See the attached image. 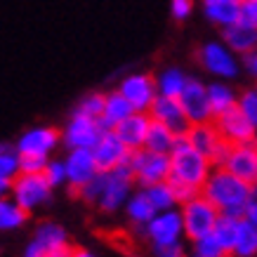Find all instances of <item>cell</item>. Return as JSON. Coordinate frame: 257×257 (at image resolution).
<instances>
[{
	"mask_svg": "<svg viewBox=\"0 0 257 257\" xmlns=\"http://www.w3.org/2000/svg\"><path fill=\"white\" fill-rule=\"evenodd\" d=\"M252 189L255 187L236 179L224 168H212L210 177L203 182L201 196L210 203L219 215L231 219H241L243 205L252 198Z\"/></svg>",
	"mask_w": 257,
	"mask_h": 257,
	"instance_id": "obj_1",
	"label": "cell"
},
{
	"mask_svg": "<svg viewBox=\"0 0 257 257\" xmlns=\"http://www.w3.org/2000/svg\"><path fill=\"white\" fill-rule=\"evenodd\" d=\"M170 179L168 182H177V184H187L201 191L203 182L210 177L212 165L210 161L198 154L194 147H189L184 137H179L175 149L170 151Z\"/></svg>",
	"mask_w": 257,
	"mask_h": 257,
	"instance_id": "obj_2",
	"label": "cell"
},
{
	"mask_svg": "<svg viewBox=\"0 0 257 257\" xmlns=\"http://www.w3.org/2000/svg\"><path fill=\"white\" fill-rule=\"evenodd\" d=\"M177 210H179V217H182L184 238H189L191 243L210 236L219 219V212L201 194L196 196V198H191L189 203H184V205H179Z\"/></svg>",
	"mask_w": 257,
	"mask_h": 257,
	"instance_id": "obj_3",
	"label": "cell"
},
{
	"mask_svg": "<svg viewBox=\"0 0 257 257\" xmlns=\"http://www.w3.org/2000/svg\"><path fill=\"white\" fill-rule=\"evenodd\" d=\"M135 179V187L149 189L154 184H163L170 179V158L158 156V154H149L144 149L133 151L125 165Z\"/></svg>",
	"mask_w": 257,
	"mask_h": 257,
	"instance_id": "obj_4",
	"label": "cell"
},
{
	"mask_svg": "<svg viewBox=\"0 0 257 257\" xmlns=\"http://www.w3.org/2000/svg\"><path fill=\"white\" fill-rule=\"evenodd\" d=\"M135 191V179L127 168H118L113 172L101 175V194L97 198V210L104 215H113V212L123 210L125 201L133 196Z\"/></svg>",
	"mask_w": 257,
	"mask_h": 257,
	"instance_id": "obj_5",
	"label": "cell"
},
{
	"mask_svg": "<svg viewBox=\"0 0 257 257\" xmlns=\"http://www.w3.org/2000/svg\"><path fill=\"white\" fill-rule=\"evenodd\" d=\"M196 59L201 64L203 71H208L210 76H215L217 80L226 83V80H234L238 73H241V59L229 52L219 40H208L198 47L196 52Z\"/></svg>",
	"mask_w": 257,
	"mask_h": 257,
	"instance_id": "obj_6",
	"label": "cell"
},
{
	"mask_svg": "<svg viewBox=\"0 0 257 257\" xmlns=\"http://www.w3.org/2000/svg\"><path fill=\"white\" fill-rule=\"evenodd\" d=\"M10 198L31 215L52 201V189L43 175H17L10 184Z\"/></svg>",
	"mask_w": 257,
	"mask_h": 257,
	"instance_id": "obj_7",
	"label": "cell"
},
{
	"mask_svg": "<svg viewBox=\"0 0 257 257\" xmlns=\"http://www.w3.org/2000/svg\"><path fill=\"white\" fill-rule=\"evenodd\" d=\"M116 90L120 92V97L133 106L135 113H149L151 104H154L158 97L156 80H154V76L147 73V71H133V73L123 76Z\"/></svg>",
	"mask_w": 257,
	"mask_h": 257,
	"instance_id": "obj_8",
	"label": "cell"
},
{
	"mask_svg": "<svg viewBox=\"0 0 257 257\" xmlns=\"http://www.w3.org/2000/svg\"><path fill=\"white\" fill-rule=\"evenodd\" d=\"M104 127L99 125L97 118H87L80 113H71V118L66 120L64 130H59L62 144L69 151H92L94 144L101 140Z\"/></svg>",
	"mask_w": 257,
	"mask_h": 257,
	"instance_id": "obj_9",
	"label": "cell"
},
{
	"mask_svg": "<svg viewBox=\"0 0 257 257\" xmlns=\"http://www.w3.org/2000/svg\"><path fill=\"white\" fill-rule=\"evenodd\" d=\"M62 144L59 130L52 125H36L29 127L22 137L17 140V156H36V158H50V154Z\"/></svg>",
	"mask_w": 257,
	"mask_h": 257,
	"instance_id": "obj_10",
	"label": "cell"
},
{
	"mask_svg": "<svg viewBox=\"0 0 257 257\" xmlns=\"http://www.w3.org/2000/svg\"><path fill=\"white\" fill-rule=\"evenodd\" d=\"M177 104L189 125H203L212 123V111L208 104V92H205V83L198 78H189L182 94L177 97Z\"/></svg>",
	"mask_w": 257,
	"mask_h": 257,
	"instance_id": "obj_11",
	"label": "cell"
},
{
	"mask_svg": "<svg viewBox=\"0 0 257 257\" xmlns=\"http://www.w3.org/2000/svg\"><path fill=\"white\" fill-rule=\"evenodd\" d=\"M212 125L217 130L219 140L226 142L229 147H245V144H252L255 140V127L245 120V118L238 113V109H229L222 116L212 118Z\"/></svg>",
	"mask_w": 257,
	"mask_h": 257,
	"instance_id": "obj_12",
	"label": "cell"
},
{
	"mask_svg": "<svg viewBox=\"0 0 257 257\" xmlns=\"http://www.w3.org/2000/svg\"><path fill=\"white\" fill-rule=\"evenodd\" d=\"M142 231L151 245H168V243L184 241V229H182V217H179L177 208L168 212H156L154 219Z\"/></svg>",
	"mask_w": 257,
	"mask_h": 257,
	"instance_id": "obj_13",
	"label": "cell"
},
{
	"mask_svg": "<svg viewBox=\"0 0 257 257\" xmlns=\"http://www.w3.org/2000/svg\"><path fill=\"white\" fill-rule=\"evenodd\" d=\"M92 158H94V165H97V170L101 175H106V172H113L118 168H125L127 165V158H130V151L120 144L113 130L111 133H104L101 135V140L94 144L92 149Z\"/></svg>",
	"mask_w": 257,
	"mask_h": 257,
	"instance_id": "obj_14",
	"label": "cell"
},
{
	"mask_svg": "<svg viewBox=\"0 0 257 257\" xmlns=\"http://www.w3.org/2000/svg\"><path fill=\"white\" fill-rule=\"evenodd\" d=\"M149 118L154 120V123L163 125L168 127L175 137H184L189 133V120L184 118L182 109H179L177 99H168V97H156V101L151 104V109H149Z\"/></svg>",
	"mask_w": 257,
	"mask_h": 257,
	"instance_id": "obj_15",
	"label": "cell"
},
{
	"mask_svg": "<svg viewBox=\"0 0 257 257\" xmlns=\"http://www.w3.org/2000/svg\"><path fill=\"white\" fill-rule=\"evenodd\" d=\"M62 163H64V170H66V184L71 187L73 194L80 187H85L90 179H94L99 175L97 165H94L92 151H69Z\"/></svg>",
	"mask_w": 257,
	"mask_h": 257,
	"instance_id": "obj_16",
	"label": "cell"
},
{
	"mask_svg": "<svg viewBox=\"0 0 257 257\" xmlns=\"http://www.w3.org/2000/svg\"><path fill=\"white\" fill-rule=\"evenodd\" d=\"M224 170L229 175H234L236 179H241L250 187L257 184V151L252 149V144L245 147H231L229 158L224 163Z\"/></svg>",
	"mask_w": 257,
	"mask_h": 257,
	"instance_id": "obj_17",
	"label": "cell"
},
{
	"mask_svg": "<svg viewBox=\"0 0 257 257\" xmlns=\"http://www.w3.org/2000/svg\"><path fill=\"white\" fill-rule=\"evenodd\" d=\"M149 125H151L149 113H133V116H127L123 123H118L116 127H113V135H116L118 140H120V144L133 154V151L144 149Z\"/></svg>",
	"mask_w": 257,
	"mask_h": 257,
	"instance_id": "obj_18",
	"label": "cell"
},
{
	"mask_svg": "<svg viewBox=\"0 0 257 257\" xmlns=\"http://www.w3.org/2000/svg\"><path fill=\"white\" fill-rule=\"evenodd\" d=\"M219 43L229 52H234L238 59H243L257 50V31L250 26H243V24H234V26L219 31Z\"/></svg>",
	"mask_w": 257,
	"mask_h": 257,
	"instance_id": "obj_19",
	"label": "cell"
},
{
	"mask_svg": "<svg viewBox=\"0 0 257 257\" xmlns=\"http://www.w3.org/2000/svg\"><path fill=\"white\" fill-rule=\"evenodd\" d=\"M238 8L241 0H203V15L219 31L238 24Z\"/></svg>",
	"mask_w": 257,
	"mask_h": 257,
	"instance_id": "obj_20",
	"label": "cell"
},
{
	"mask_svg": "<svg viewBox=\"0 0 257 257\" xmlns=\"http://www.w3.org/2000/svg\"><path fill=\"white\" fill-rule=\"evenodd\" d=\"M135 111L127 101L120 97L118 90H111V92L104 94V109H101L99 116V125L104 127V133H111L118 123H123L127 116H133Z\"/></svg>",
	"mask_w": 257,
	"mask_h": 257,
	"instance_id": "obj_21",
	"label": "cell"
},
{
	"mask_svg": "<svg viewBox=\"0 0 257 257\" xmlns=\"http://www.w3.org/2000/svg\"><path fill=\"white\" fill-rule=\"evenodd\" d=\"M205 92H208V104H210L212 118L222 116L229 109L236 106V99H238V92L234 90L231 83H222V80H215V83H205Z\"/></svg>",
	"mask_w": 257,
	"mask_h": 257,
	"instance_id": "obj_22",
	"label": "cell"
},
{
	"mask_svg": "<svg viewBox=\"0 0 257 257\" xmlns=\"http://www.w3.org/2000/svg\"><path fill=\"white\" fill-rule=\"evenodd\" d=\"M31 241L38 243V248L43 250V257H45V252H50V250H55V248H59V245L71 243L66 229H64L62 224L52 222V219H45V222H40V224L36 226Z\"/></svg>",
	"mask_w": 257,
	"mask_h": 257,
	"instance_id": "obj_23",
	"label": "cell"
},
{
	"mask_svg": "<svg viewBox=\"0 0 257 257\" xmlns=\"http://www.w3.org/2000/svg\"><path fill=\"white\" fill-rule=\"evenodd\" d=\"M156 80V92L158 97H168V99H177L184 85H187V71L179 69V66H165L158 76H154Z\"/></svg>",
	"mask_w": 257,
	"mask_h": 257,
	"instance_id": "obj_24",
	"label": "cell"
},
{
	"mask_svg": "<svg viewBox=\"0 0 257 257\" xmlns=\"http://www.w3.org/2000/svg\"><path fill=\"white\" fill-rule=\"evenodd\" d=\"M184 140L189 142V147H194L196 151H198V154H203L205 158H210V154L215 151V147L222 142L212 123L191 125V127H189V133L184 135Z\"/></svg>",
	"mask_w": 257,
	"mask_h": 257,
	"instance_id": "obj_25",
	"label": "cell"
},
{
	"mask_svg": "<svg viewBox=\"0 0 257 257\" xmlns=\"http://www.w3.org/2000/svg\"><path fill=\"white\" fill-rule=\"evenodd\" d=\"M123 212H125V217H127V222H133V224L142 226V229H144V226L154 219V215H156V210L151 208V203H149V198L144 196L142 189H135L133 196L125 201Z\"/></svg>",
	"mask_w": 257,
	"mask_h": 257,
	"instance_id": "obj_26",
	"label": "cell"
},
{
	"mask_svg": "<svg viewBox=\"0 0 257 257\" xmlns=\"http://www.w3.org/2000/svg\"><path fill=\"white\" fill-rule=\"evenodd\" d=\"M175 144H177V137L168 127L151 120V125H149V130H147V140H144V151L158 154V156H170Z\"/></svg>",
	"mask_w": 257,
	"mask_h": 257,
	"instance_id": "obj_27",
	"label": "cell"
},
{
	"mask_svg": "<svg viewBox=\"0 0 257 257\" xmlns=\"http://www.w3.org/2000/svg\"><path fill=\"white\" fill-rule=\"evenodd\" d=\"M229 257H257V229H252L245 222H238V231H236V241Z\"/></svg>",
	"mask_w": 257,
	"mask_h": 257,
	"instance_id": "obj_28",
	"label": "cell"
},
{
	"mask_svg": "<svg viewBox=\"0 0 257 257\" xmlns=\"http://www.w3.org/2000/svg\"><path fill=\"white\" fill-rule=\"evenodd\" d=\"M26 219L29 212H24L10 196L0 201V231H17L26 224Z\"/></svg>",
	"mask_w": 257,
	"mask_h": 257,
	"instance_id": "obj_29",
	"label": "cell"
},
{
	"mask_svg": "<svg viewBox=\"0 0 257 257\" xmlns=\"http://www.w3.org/2000/svg\"><path fill=\"white\" fill-rule=\"evenodd\" d=\"M142 191H144V196L149 198L151 208H154L156 212H168V210H175V208H177L175 194H172V189H170L168 182H163V184H154V187L142 189Z\"/></svg>",
	"mask_w": 257,
	"mask_h": 257,
	"instance_id": "obj_30",
	"label": "cell"
},
{
	"mask_svg": "<svg viewBox=\"0 0 257 257\" xmlns=\"http://www.w3.org/2000/svg\"><path fill=\"white\" fill-rule=\"evenodd\" d=\"M238 222H241V219H231V217L219 215L217 224L212 229V238L219 243V248L224 250L226 255H231V248H234V241H236V231H238Z\"/></svg>",
	"mask_w": 257,
	"mask_h": 257,
	"instance_id": "obj_31",
	"label": "cell"
},
{
	"mask_svg": "<svg viewBox=\"0 0 257 257\" xmlns=\"http://www.w3.org/2000/svg\"><path fill=\"white\" fill-rule=\"evenodd\" d=\"M236 109H238V113H241V116L257 130V90L255 87H248V90L238 92Z\"/></svg>",
	"mask_w": 257,
	"mask_h": 257,
	"instance_id": "obj_32",
	"label": "cell"
},
{
	"mask_svg": "<svg viewBox=\"0 0 257 257\" xmlns=\"http://www.w3.org/2000/svg\"><path fill=\"white\" fill-rule=\"evenodd\" d=\"M101 109H104V92H87L80 97V101L76 104V113L80 116H87V118H97L99 120L101 116Z\"/></svg>",
	"mask_w": 257,
	"mask_h": 257,
	"instance_id": "obj_33",
	"label": "cell"
},
{
	"mask_svg": "<svg viewBox=\"0 0 257 257\" xmlns=\"http://www.w3.org/2000/svg\"><path fill=\"white\" fill-rule=\"evenodd\" d=\"M19 175V156L12 147L0 151V182H12Z\"/></svg>",
	"mask_w": 257,
	"mask_h": 257,
	"instance_id": "obj_34",
	"label": "cell"
},
{
	"mask_svg": "<svg viewBox=\"0 0 257 257\" xmlns=\"http://www.w3.org/2000/svg\"><path fill=\"white\" fill-rule=\"evenodd\" d=\"M43 177L45 182L50 184V189L55 191L57 187H64L66 184V170H64V163L59 158H50L45 165V170H43Z\"/></svg>",
	"mask_w": 257,
	"mask_h": 257,
	"instance_id": "obj_35",
	"label": "cell"
},
{
	"mask_svg": "<svg viewBox=\"0 0 257 257\" xmlns=\"http://www.w3.org/2000/svg\"><path fill=\"white\" fill-rule=\"evenodd\" d=\"M194 257H229V255L219 248V243L210 234V236H205V238L194 241Z\"/></svg>",
	"mask_w": 257,
	"mask_h": 257,
	"instance_id": "obj_36",
	"label": "cell"
},
{
	"mask_svg": "<svg viewBox=\"0 0 257 257\" xmlns=\"http://www.w3.org/2000/svg\"><path fill=\"white\" fill-rule=\"evenodd\" d=\"M238 24L250 26L257 31V0H241L238 8Z\"/></svg>",
	"mask_w": 257,
	"mask_h": 257,
	"instance_id": "obj_37",
	"label": "cell"
},
{
	"mask_svg": "<svg viewBox=\"0 0 257 257\" xmlns=\"http://www.w3.org/2000/svg\"><path fill=\"white\" fill-rule=\"evenodd\" d=\"M50 158H36V156H19V175H43Z\"/></svg>",
	"mask_w": 257,
	"mask_h": 257,
	"instance_id": "obj_38",
	"label": "cell"
},
{
	"mask_svg": "<svg viewBox=\"0 0 257 257\" xmlns=\"http://www.w3.org/2000/svg\"><path fill=\"white\" fill-rule=\"evenodd\" d=\"M154 257H187V245L184 241L168 243V245H151Z\"/></svg>",
	"mask_w": 257,
	"mask_h": 257,
	"instance_id": "obj_39",
	"label": "cell"
},
{
	"mask_svg": "<svg viewBox=\"0 0 257 257\" xmlns=\"http://www.w3.org/2000/svg\"><path fill=\"white\" fill-rule=\"evenodd\" d=\"M194 15V3L191 0H172L170 3V17L175 22H187Z\"/></svg>",
	"mask_w": 257,
	"mask_h": 257,
	"instance_id": "obj_40",
	"label": "cell"
},
{
	"mask_svg": "<svg viewBox=\"0 0 257 257\" xmlns=\"http://www.w3.org/2000/svg\"><path fill=\"white\" fill-rule=\"evenodd\" d=\"M172 189V194H175V201H177V208L179 205H184V203H189L191 198H196V196L201 194L198 189L194 187H187V184H177V182H168Z\"/></svg>",
	"mask_w": 257,
	"mask_h": 257,
	"instance_id": "obj_41",
	"label": "cell"
},
{
	"mask_svg": "<svg viewBox=\"0 0 257 257\" xmlns=\"http://www.w3.org/2000/svg\"><path fill=\"white\" fill-rule=\"evenodd\" d=\"M241 219L245 222V224L252 226V229H257V201H255V198H250V201L243 205Z\"/></svg>",
	"mask_w": 257,
	"mask_h": 257,
	"instance_id": "obj_42",
	"label": "cell"
},
{
	"mask_svg": "<svg viewBox=\"0 0 257 257\" xmlns=\"http://www.w3.org/2000/svg\"><path fill=\"white\" fill-rule=\"evenodd\" d=\"M241 69H245V73H248L250 78L257 83V50H255V52H250L248 57H243V59H241Z\"/></svg>",
	"mask_w": 257,
	"mask_h": 257,
	"instance_id": "obj_43",
	"label": "cell"
},
{
	"mask_svg": "<svg viewBox=\"0 0 257 257\" xmlns=\"http://www.w3.org/2000/svg\"><path fill=\"white\" fill-rule=\"evenodd\" d=\"M71 257H99V255H97L94 250H90V248H73Z\"/></svg>",
	"mask_w": 257,
	"mask_h": 257,
	"instance_id": "obj_44",
	"label": "cell"
},
{
	"mask_svg": "<svg viewBox=\"0 0 257 257\" xmlns=\"http://www.w3.org/2000/svg\"><path fill=\"white\" fill-rule=\"evenodd\" d=\"M10 184H12V182H0V201L10 196Z\"/></svg>",
	"mask_w": 257,
	"mask_h": 257,
	"instance_id": "obj_45",
	"label": "cell"
},
{
	"mask_svg": "<svg viewBox=\"0 0 257 257\" xmlns=\"http://www.w3.org/2000/svg\"><path fill=\"white\" fill-rule=\"evenodd\" d=\"M252 149L257 151V133H255V140H252Z\"/></svg>",
	"mask_w": 257,
	"mask_h": 257,
	"instance_id": "obj_46",
	"label": "cell"
},
{
	"mask_svg": "<svg viewBox=\"0 0 257 257\" xmlns=\"http://www.w3.org/2000/svg\"><path fill=\"white\" fill-rule=\"evenodd\" d=\"M252 198L257 201V184H255V189H252Z\"/></svg>",
	"mask_w": 257,
	"mask_h": 257,
	"instance_id": "obj_47",
	"label": "cell"
},
{
	"mask_svg": "<svg viewBox=\"0 0 257 257\" xmlns=\"http://www.w3.org/2000/svg\"><path fill=\"white\" fill-rule=\"evenodd\" d=\"M255 90H257V85H255Z\"/></svg>",
	"mask_w": 257,
	"mask_h": 257,
	"instance_id": "obj_48",
	"label": "cell"
},
{
	"mask_svg": "<svg viewBox=\"0 0 257 257\" xmlns=\"http://www.w3.org/2000/svg\"><path fill=\"white\" fill-rule=\"evenodd\" d=\"M191 257H194V255H191Z\"/></svg>",
	"mask_w": 257,
	"mask_h": 257,
	"instance_id": "obj_49",
	"label": "cell"
}]
</instances>
